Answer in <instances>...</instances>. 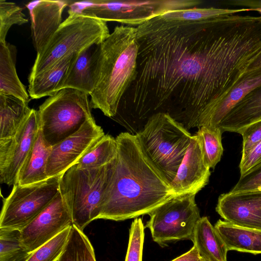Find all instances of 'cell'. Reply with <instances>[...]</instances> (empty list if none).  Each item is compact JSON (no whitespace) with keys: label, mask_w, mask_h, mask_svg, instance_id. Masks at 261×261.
I'll return each mask as SVG.
<instances>
[{"label":"cell","mask_w":261,"mask_h":261,"mask_svg":"<svg viewBox=\"0 0 261 261\" xmlns=\"http://www.w3.org/2000/svg\"><path fill=\"white\" fill-rule=\"evenodd\" d=\"M137 74L125 93L138 118L164 112L198 127L261 55V16L197 22L154 17L138 26Z\"/></svg>","instance_id":"obj_1"},{"label":"cell","mask_w":261,"mask_h":261,"mask_svg":"<svg viewBox=\"0 0 261 261\" xmlns=\"http://www.w3.org/2000/svg\"><path fill=\"white\" fill-rule=\"evenodd\" d=\"M118 153L98 219L116 221L148 214L177 196L144 153L136 135L116 138Z\"/></svg>","instance_id":"obj_2"},{"label":"cell","mask_w":261,"mask_h":261,"mask_svg":"<svg viewBox=\"0 0 261 261\" xmlns=\"http://www.w3.org/2000/svg\"><path fill=\"white\" fill-rule=\"evenodd\" d=\"M139 44L136 28L121 25L100 44L91 108L113 118L120 101L135 81Z\"/></svg>","instance_id":"obj_3"},{"label":"cell","mask_w":261,"mask_h":261,"mask_svg":"<svg viewBox=\"0 0 261 261\" xmlns=\"http://www.w3.org/2000/svg\"><path fill=\"white\" fill-rule=\"evenodd\" d=\"M116 159L98 168H82L75 164L60 176L59 193L70 213L73 225L82 231L99 218Z\"/></svg>","instance_id":"obj_4"},{"label":"cell","mask_w":261,"mask_h":261,"mask_svg":"<svg viewBox=\"0 0 261 261\" xmlns=\"http://www.w3.org/2000/svg\"><path fill=\"white\" fill-rule=\"evenodd\" d=\"M137 136L144 153L170 184L189 147L191 134L168 114L150 117Z\"/></svg>","instance_id":"obj_5"},{"label":"cell","mask_w":261,"mask_h":261,"mask_svg":"<svg viewBox=\"0 0 261 261\" xmlns=\"http://www.w3.org/2000/svg\"><path fill=\"white\" fill-rule=\"evenodd\" d=\"M110 34L105 21L82 14H68L46 46L37 54L29 77L93 44L102 43Z\"/></svg>","instance_id":"obj_6"},{"label":"cell","mask_w":261,"mask_h":261,"mask_svg":"<svg viewBox=\"0 0 261 261\" xmlns=\"http://www.w3.org/2000/svg\"><path fill=\"white\" fill-rule=\"evenodd\" d=\"M89 96L80 90L63 89L40 106V129L49 145H56L94 119Z\"/></svg>","instance_id":"obj_7"},{"label":"cell","mask_w":261,"mask_h":261,"mask_svg":"<svg viewBox=\"0 0 261 261\" xmlns=\"http://www.w3.org/2000/svg\"><path fill=\"white\" fill-rule=\"evenodd\" d=\"M197 0L70 1L68 14H82L102 21L140 25L169 11L195 7Z\"/></svg>","instance_id":"obj_8"},{"label":"cell","mask_w":261,"mask_h":261,"mask_svg":"<svg viewBox=\"0 0 261 261\" xmlns=\"http://www.w3.org/2000/svg\"><path fill=\"white\" fill-rule=\"evenodd\" d=\"M195 194L177 196L148 215L145 227L149 229L154 242L161 246L169 243L191 240L201 218Z\"/></svg>","instance_id":"obj_9"},{"label":"cell","mask_w":261,"mask_h":261,"mask_svg":"<svg viewBox=\"0 0 261 261\" xmlns=\"http://www.w3.org/2000/svg\"><path fill=\"white\" fill-rule=\"evenodd\" d=\"M60 176L31 185H14L3 200L0 228L20 231L29 224L59 193Z\"/></svg>","instance_id":"obj_10"},{"label":"cell","mask_w":261,"mask_h":261,"mask_svg":"<svg viewBox=\"0 0 261 261\" xmlns=\"http://www.w3.org/2000/svg\"><path fill=\"white\" fill-rule=\"evenodd\" d=\"M40 129L38 111H32L15 136L0 140V181L8 186L17 182L19 171L31 150Z\"/></svg>","instance_id":"obj_11"},{"label":"cell","mask_w":261,"mask_h":261,"mask_svg":"<svg viewBox=\"0 0 261 261\" xmlns=\"http://www.w3.org/2000/svg\"><path fill=\"white\" fill-rule=\"evenodd\" d=\"M72 225L70 213L59 192L51 202L20 230L21 246L31 253Z\"/></svg>","instance_id":"obj_12"},{"label":"cell","mask_w":261,"mask_h":261,"mask_svg":"<svg viewBox=\"0 0 261 261\" xmlns=\"http://www.w3.org/2000/svg\"><path fill=\"white\" fill-rule=\"evenodd\" d=\"M105 135L94 118L87 121L76 133L52 146L46 168L48 178L62 175Z\"/></svg>","instance_id":"obj_13"},{"label":"cell","mask_w":261,"mask_h":261,"mask_svg":"<svg viewBox=\"0 0 261 261\" xmlns=\"http://www.w3.org/2000/svg\"><path fill=\"white\" fill-rule=\"evenodd\" d=\"M216 211L225 221L234 225L261 230V190L222 194Z\"/></svg>","instance_id":"obj_14"},{"label":"cell","mask_w":261,"mask_h":261,"mask_svg":"<svg viewBox=\"0 0 261 261\" xmlns=\"http://www.w3.org/2000/svg\"><path fill=\"white\" fill-rule=\"evenodd\" d=\"M210 168L204 159L197 136H192L191 142L171 186L176 196L196 195L208 182Z\"/></svg>","instance_id":"obj_15"},{"label":"cell","mask_w":261,"mask_h":261,"mask_svg":"<svg viewBox=\"0 0 261 261\" xmlns=\"http://www.w3.org/2000/svg\"><path fill=\"white\" fill-rule=\"evenodd\" d=\"M69 3V1L39 0L26 5L30 15L33 43L37 54L46 46L61 25L63 10Z\"/></svg>","instance_id":"obj_16"},{"label":"cell","mask_w":261,"mask_h":261,"mask_svg":"<svg viewBox=\"0 0 261 261\" xmlns=\"http://www.w3.org/2000/svg\"><path fill=\"white\" fill-rule=\"evenodd\" d=\"M101 43L93 44L77 54L59 91L70 88L91 94L95 85Z\"/></svg>","instance_id":"obj_17"},{"label":"cell","mask_w":261,"mask_h":261,"mask_svg":"<svg viewBox=\"0 0 261 261\" xmlns=\"http://www.w3.org/2000/svg\"><path fill=\"white\" fill-rule=\"evenodd\" d=\"M261 119V86L254 89L239 102L217 127L222 133L240 134L250 124Z\"/></svg>","instance_id":"obj_18"},{"label":"cell","mask_w":261,"mask_h":261,"mask_svg":"<svg viewBox=\"0 0 261 261\" xmlns=\"http://www.w3.org/2000/svg\"><path fill=\"white\" fill-rule=\"evenodd\" d=\"M201 258L206 261H227V248L207 217L197 222L191 239Z\"/></svg>","instance_id":"obj_19"},{"label":"cell","mask_w":261,"mask_h":261,"mask_svg":"<svg viewBox=\"0 0 261 261\" xmlns=\"http://www.w3.org/2000/svg\"><path fill=\"white\" fill-rule=\"evenodd\" d=\"M77 54L68 56L52 67L29 79V94L33 99L51 96L59 91Z\"/></svg>","instance_id":"obj_20"},{"label":"cell","mask_w":261,"mask_h":261,"mask_svg":"<svg viewBox=\"0 0 261 261\" xmlns=\"http://www.w3.org/2000/svg\"><path fill=\"white\" fill-rule=\"evenodd\" d=\"M51 148L45 142L39 129L33 146L19 171L16 184L28 185L47 179L46 168Z\"/></svg>","instance_id":"obj_21"},{"label":"cell","mask_w":261,"mask_h":261,"mask_svg":"<svg viewBox=\"0 0 261 261\" xmlns=\"http://www.w3.org/2000/svg\"><path fill=\"white\" fill-rule=\"evenodd\" d=\"M214 226L228 250L261 254V230L240 227L221 220Z\"/></svg>","instance_id":"obj_22"},{"label":"cell","mask_w":261,"mask_h":261,"mask_svg":"<svg viewBox=\"0 0 261 261\" xmlns=\"http://www.w3.org/2000/svg\"><path fill=\"white\" fill-rule=\"evenodd\" d=\"M16 49L9 43L0 44V94L14 96L29 103L30 98L16 69Z\"/></svg>","instance_id":"obj_23"},{"label":"cell","mask_w":261,"mask_h":261,"mask_svg":"<svg viewBox=\"0 0 261 261\" xmlns=\"http://www.w3.org/2000/svg\"><path fill=\"white\" fill-rule=\"evenodd\" d=\"M28 104L14 96L0 94V140L15 136L32 111Z\"/></svg>","instance_id":"obj_24"},{"label":"cell","mask_w":261,"mask_h":261,"mask_svg":"<svg viewBox=\"0 0 261 261\" xmlns=\"http://www.w3.org/2000/svg\"><path fill=\"white\" fill-rule=\"evenodd\" d=\"M261 86V69L248 73L199 127H217L231 109L247 94Z\"/></svg>","instance_id":"obj_25"},{"label":"cell","mask_w":261,"mask_h":261,"mask_svg":"<svg viewBox=\"0 0 261 261\" xmlns=\"http://www.w3.org/2000/svg\"><path fill=\"white\" fill-rule=\"evenodd\" d=\"M117 153L116 138L105 134L76 164L82 168L100 167L115 161Z\"/></svg>","instance_id":"obj_26"},{"label":"cell","mask_w":261,"mask_h":261,"mask_svg":"<svg viewBox=\"0 0 261 261\" xmlns=\"http://www.w3.org/2000/svg\"><path fill=\"white\" fill-rule=\"evenodd\" d=\"M255 11L252 9H223L214 7L191 8L169 11L159 16L162 19L172 22H197L239 13Z\"/></svg>","instance_id":"obj_27"},{"label":"cell","mask_w":261,"mask_h":261,"mask_svg":"<svg viewBox=\"0 0 261 261\" xmlns=\"http://www.w3.org/2000/svg\"><path fill=\"white\" fill-rule=\"evenodd\" d=\"M58 261H96L89 240L74 225L71 226L67 244Z\"/></svg>","instance_id":"obj_28"},{"label":"cell","mask_w":261,"mask_h":261,"mask_svg":"<svg viewBox=\"0 0 261 261\" xmlns=\"http://www.w3.org/2000/svg\"><path fill=\"white\" fill-rule=\"evenodd\" d=\"M222 133L219 127L202 126L195 134L200 144L205 162L210 169L215 167L223 154Z\"/></svg>","instance_id":"obj_29"},{"label":"cell","mask_w":261,"mask_h":261,"mask_svg":"<svg viewBox=\"0 0 261 261\" xmlns=\"http://www.w3.org/2000/svg\"><path fill=\"white\" fill-rule=\"evenodd\" d=\"M30 253L21 246L19 230L0 228V261H25Z\"/></svg>","instance_id":"obj_30"},{"label":"cell","mask_w":261,"mask_h":261,"mask_svg":"<svg viewBox=\"0 0 261 261\" xmlns=\"http://www.w3.org/2000/svg\"><path fill=\"white\" fill-rule=\"evenodd\" d=\"M71 226L30 253L25 261H58L67 244Z\"/></svg>","instance_id":"obj_31"},{"label":"cell","mask_w":261,"mask_h":261,"mask_svg":"<svg viewBox=\"0 0 261 261\" xmlns=\"http://www.w3.org/2000/svg\"><path fill=\"white\" fill-rule=\"evenodd\" d=\"M22 10L14 3L0 0V44L6 43L7 34L12 25H20L28 22Z\"/></svg>","instance_id":"obj_32"},{"label":"cell","mask_w":261,"mask_h":261,"mask_svg":"<svg viewBox=\"0 0 261 261\" xmlns=\"http://www.w3.org/2000/svg\"><path fill=\"white\" fill-rule=\"evenodd\" d=\"M145 227L142 220L136 218L129 231V241L125 261H142Z\"/></svg>","instance_id":"obj_33"},{"label":"cell","mask_w":261,"mask_h":261,"mask_svg":"<svg viewBox=\"0 0 261 261\" xmlns=\"http://www.w3.org/2000/svg\"><path fill=\"white\" fill-rule=\"evenodd\" d=\"M240 134L243 137L242 156H244L261 141V119L250 124Z\"/></svg>","instance_id":"obj_34"},{"label":"cell","mask_w":261,"mask_h":261,"mask_svg":"<svg viewBox=\"0 0 261 261\" xmlns=\"http://www.w3.org/2000/svg\"><path fill=\"white\" fill-rule=\"evenodd\" d=\"M239 168L240 176L261 168V141L246 155L242 156Z\"/></svg>","instance_id":"obj_35"},{"label":"cell","mask_w":261,"mask_h":261,"mask_svg":"<svg viewBox=\"0 0 261 261\" xmlns=\"http://www.w3.org/2000/svg\"><path fill=\"white\" fill-rule=\"evenodd\" d=\"M261 190V168L240 176L231 192Z\"/></svg>","instance_id":"obj_36"},{"label":"cell","mask_w":261,"mask_h":261,"mask_svg":"<svg viewBox=\"0 0 261 261\" xmlns=\"http://www.w3.org/2000/svg\"><path fill=\"white\" fill-rule=\"evenodd\" d=\"M227 5L244 7L245 8L252 9L261 13V1L250 0H234L227 1Z\"/></svg>","instance_id":"obj_37"},{"label":"cell","mask_w":261,"mask_h":261,"mask_svg":"<svg viewBox=\"0 0 261 261\" xmlns=\"http://www.w3.org/2000/svg\"><path fill=\"white\" fill-rule=\"evenodd\" d=\"M201 258L197 248L193 245L189 251L171 261H199Z\"/></svg>","instance_id":"obj_38"},{"label":"cell","mask_w":261,"mask_h":261,"mask_svg":"<svg viewBox=\"0 0 261 261\" xmlns=\"http://www.w3.org/2000/svg\"><path fill=\"white\" fill-rule=\"evenodd\" d=\"M259 69H261V55L249 67L246 74L252 73Z\"/></svg>","instance_id":"obj_39"},{"label":"cell","mask_w":261,"mask_h":261,"mask_svg":"<svg viewBox=\"0 0 261 261\" xmlns=\"http://www.w3.org/2000/svg\"><path fill=\"white\" fill-rule=\"evenodd\" d=\"M199 261H206L205 260H204L202 258H201L200 260Z\"/></svg>","instance_id":"obj_40"}]
</instances>
